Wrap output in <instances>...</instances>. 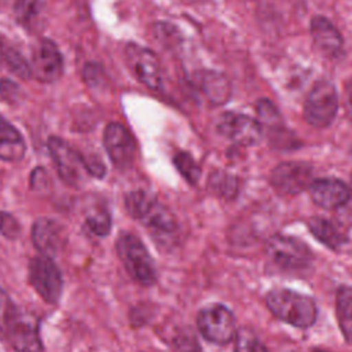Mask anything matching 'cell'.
I'll list each match as a JSON object with an SVG mask.
<instances>
[{
	"label": "cell",
	"instance_id": "obj_11",
	"mask_svg": "<svg viewBox=\"0 0 352 352\" xmlns=\"http://www.w3.org/2000/svg\"><path fill=\"white\" fill-rule=\"evenodd\" d=\"M314 172L308 162L289 161L275 166L270 182L272 187L282 194H298L311 186Z\"/></svg>",
	"mask_w": 352,
	"mask_h": 352
},
{
	"label": "cell",
	"instance_id": "obj_10",
	"mask_svg": "<svg viewBox=\"0 0 352 352\" xmlns=\"http://www.w3.org/2000/svg\"><path fill=\"white\" fill-rule=\"evenodd\" d=\"M217 132L239 146H253L261 139L263 131L257 120L239 113L227 111L216 124Z\"/></svg>",
	"mask_w": 352,
	"mask_h": 352
},
{
	"label": "cell",
	"instance_id": "obj_20",
	"mask_svg": "<svg viewBox=\"0 0 352 352\" xmlns=\"http://www.w3.org/2000/svg\"><path fill=\"white\" fill-rule=\"evenodd\" d=\"M26 146L22 135L8 121L0 117V160L19 161L25 155Z\"/></svg>",
	"mask_w": 352,
	"mask_h": 352
},
{
	"label": "cell",
	"instance_id": "obj_7",
	"mask_svg": "<svg viewBox=\"0 0 352 352\" xmlns=\"http://www.w3.org/2000/svg\"><path fill=\"white\" fill-rule=\"evenodd\" d=\"M29 282L40 297L48 304H56L62 294V274L54 260L38 254L30 260Z\"/></svg>",
	"mask_w": 352,
	"mask_h": 352
},
{
	"label": "cell",
	"instance_id": "obj_25",
	"mask_svg": "<svg viewBox=\"0 0 352 352\" xmlns=\"http://www.w3.org/2000/svg\"><path fill=\"white\" fill-rule=\"evenodd\" d=\"M85 224L87 227L91 230V232H94L95 235L99 236H104L110 232V227H111V219L110 214L106 209L103 208H96L94 210H91L87 217H85Z\"/></svg>",
	"mask_w": 352,
	"mask_h": 352
},
{
	"label": "cell",
	"instance_id": "obj_23",
	"mask_svg": "<svg viewBox=\"0 0 352 352\" xmlns=\"http://www.w3.org/2000/svg\"><path fill=\"white\" fill-rule=\"evenodd\" d=\"M208 187L214 195L224 199H231L236 195L238 180L235 176L227 172L214 170L208 179Z\"/></svg>",
	"mask_w": 352,
	"mask_h": 352
},
{
	"label": "cell",
	"instance_id": "obj_28",
	"mask_svg": "<svg viewBox=\"0 0 352 352\" xmlns=\"http://www.w3.org/2000/svg\"><path fill=\"white\" fill-rule=\"evenodd\" d=\"M16 305L12 302V300L8 297V294L0 287V338L4 337V331L7 327V323L15 311Z\"/></svg>",
	"mask_w": 352,
	"mask_h": 352
},
{
	"label": "cell",
	"instance_id": "obj_5",
	"mask_svg": "<svg viewBox=\"0 0 352 352\" xmlns=\"http://www.w3.org/2000/svg\"><path fill=\"white\" fill-rule=\"evenodd\" d=\"M267 254L285 271H302L312 263L309 248L300 239L289 235H274L267 241Z\"/></svg>",
	"mask_w": 352,
	"mask_h": 352
},
{
	"label": "cell",
	"instance_id": "obj_26",
	"mask_svg": "<svg viewBox=\"0 0 352 352\" xmlns=\"http://www.w3.org/2000/svg\"><path fill=\"white\" fill-rule=\"evenodd\" d=\"M173 164L188 183H191V184L197 183V180L199 179V175H201V169L188 153H186V151L177 153L173 157Z\"/></svg>",
	"mask_w": 352,
	"mask_h": 352
},
{
	"label": "cell",
	"instance_id": "obj_6",
	"mask_svg": "<svg viewBox=\"0 0 352 352\" xmlns=\"http://www.w3.org/2000/svg\"><path fill=\"white\" fill-rule=\"evenodd\" d=\"M199 333L209 342L226 345L236 336V320L231 309L223 304L204 307L197 316Z\"/></svg>",
	"mask_w": 352,
	"mask_h": 352
},
{
	"label": "cell",
	"instance_id": "obj_24",
	"mask_svg": "<svg viewBox=\"0 0 352 352\" xmlns=\"http://www.w3.org/2000/svg\"><path fill=\"white\" fill-rule=\"evenodd\" d=\"M234 352H268L261 340L250 329H241L235 336Z\"/></svg>",
	"mask_w": 352,
	"mask_h": 352
},
{
	"label": "cell",
	"instance_id": "obj_9",
	"mask_svg": "<svg viewBox=\"0 0 352 352\" xmlns=\"http://www.w3.org/2000/svg\"><path fill=\"white\" fill-rule=\"evenodd\" d=\"M48 150L60 179L69 186H80L85 177L87 168L84 157L60 138L48 139Z\"/></svg>",
	"mask_w": 352,
	"mask_h": 352
},
{
	"label": "cell",
	"instance_id": "obj_4",
	"mask_svg": "<svg viewBox=\"0 0 352 352\" xmlns=\"http://www.w3.org/2000/svg\"><path fill=\"white\" fill-rule=\"evenodd\" d=\"M337 110L338 95L333 82L327 80H320L315 82L305 99V121L315 128H326L334 121Z\"/></svg>",
	"mask_w": 352,
	"mask_h": 352
},
{
	"label": "cell",
	"instance_id": "obj_14",
	"mask_svg": "<svg viewBox=\"0 0 352 352\" xmlns=\"http://www.w3.org/2000/svg\"><path fill=\"white\" fill-rule=\"evenodd\" d=\"M32 74L43 82H55L63 72L62 55L51 40H41L33 55Z\"/></svg>",
	"mask_w": 352,
	"mask_h": 352
},
{
	"label": "cell",
	"instance_id": "obj_29",
	"mask_svg": "<svg viewBox=\"0 0 352 352\" xmlns=\"http://www.w3.org/2000/svg\"><path fill=\"white\" fill-rule=\"evenodd\" d=\"M0 234L8 239H15L21 234V226L16 221V219L12 214L1 210H0Z\"/></svg>",
	"mask_w": 352,
	"mask_h": 352
},
{
	"label": "cell",
	"instance_id": "obj_17",
	"mask_svg": "<svg viewBox=\"0 0 352 352\" xmlns=\"http://www.w3.org/2000/svg\"><path fill=\"white\" fill-rule=\"evenodd\" d=\"M311 36L316 48L327 58H338L342 51V37L337 28L323 15L311 19Z\"/></svg>",
	"mask_w": 352,
	"mask_h": 352
},
{
	"label": "cell",
	"instance_id": "obj_27",
	"mask_svg": "<svg viewBox=\"0 0 352 352\" xmlns=\"http://www.w3.org/2000/svg\"><path fill=\"white\" fill-rule=\"evenodd\" d=\"M256 111L261 120V122L268 126L270 129L272 128H276L279 125H282V121H280V114L278 111V109L275 107V104L263 98V99H258L256 102Z\"/></svg>",
	"mask_w": 352,
	"mask_h": 352
},
{
	"label": "cell",
	"instance_id": "obj_19",
	"mask_svg": "<svg viewBox=\"0 0 352 352\" xmlns=\"http://www.w3.org/2000/svg\"><path fill=\"white\" fill-rule=\"evenodd\" d=\"M311 234L329 249L340 250L348 241L344 231L331 220L324 217H311L308 220Z\"/></svg>",
	"mask_w": 352,
	"mask_h": 352
},
{
	"label": "cell",
	"instance_id": "obj_2",
	"mask_svg": "<svg viewBox=\"0 0 352 352\" xmlns=\"http://www.w3.org/2000/svg\"><path fill=\"white\" fill-rule=\"evenodd\" d=\"M265 304L271 314L298 329L311 327L318 316V309L315 301L302 293L292 289L276 287L267 293Z\"/></svg>",
	"mask_w": 352,
	"mask_h": 352
},
{
	"label": "cell",
	"instance_id": "obj_1",
	"mask_svg": "<svg viewBox=\"0 0 352 352\" xmlns=\"http://www.w3.org/2000/svg\"><path fill=\"white\" fill-rule=\"evenodd\" d=\"M125 209L139 220L153 235L155 241L169 242L177 231L176 219L172 212L151 194L138 190L125 195Z\"/></svg>",
	"mask_w": 352,
	"mask_h": 352
},
{
	"label": "cell",
	"instance_id": "obj_30",
	"mask_svg": "<svg viewBox=\"0 0 352 352\" xmlns=\"http://www.w3.org/2000/svg\"><path fill=\"white\" fill-rule=\"evenodd\" d=\"M19 95H21V89L15 82H12L10 80H4V78L0 80V96L4 100H7L10 103H15V102H18Z\"/></svg>",
	"mask_w": 352,
	"mask_h": 352
},
{
	"label": "cell",
	"instance_id": "obj_8",
	"mask_svg": "<svg viewBox=\"0 0 352 352\" xmlns=\"http://www.w3.org/2000/svg\"><path fill=\"white\" fill-rule=\"evenodd\" d=\"M16 352H41L38 322L18 307L12 312L3 337Z\"/></svg>",
	"mask_w": 352,
	"mask_h": 352
},
{
	"label": "cell",
	"instance_id": "obj_34",
	"mask_svg": "<svg viewBox=\"0 0 352 352\" xmlns=\"http://www.w3.org/2000/svg\"><path fill=\"white\" fill-rule=\"evenodd\" d=\"M351 180H352V177H351Z\"/></svg>",
	"mask_w": 352,
	"mask_h": 352
},
{
	"label": "cell",
	"instance_id": "obj_33",
	"mask_svg": "<svg viewBox=\"0 0 352 352\" xmlns=\"http://www.w3.org/2000/svg\"><path fill=\"white\" fill-rule=\"evenodd\" d=\"M345 109L349 121L352 122V78L346 82L345 87Z\"/></svg>",
	"mask_w": 352,
	"mask_h": 352
},
{
	"label": "cell",
	"instance_id": "obj_15",
	"mask_svg": "<svg viewBox=\"0 0 352 352\" xmlns=\"http://www.w3.org/2000/svg\"><path fill=\"white\" fill-rule=\"evenodd\" d=\"M309 194L318 206L327 210L344 206L351 198L349 187L342 180L334 177L314 180L309 186Z\"/></svg>",
	"mask_w": 352,
	"mask_h": 352
},
{
	"label": "cell",
	"instance_id": "obj_32",
	"mask_svg": "<svg viewBox=\"0 0 352 352\" xmlns=\"http://www.w3.org/2000/svg\"><path fill=\"white\" fill-rule=\"evenodd\" d=\"M176 349L177 352H201L194 336H180L176 340Z\"/></svg>",
	"mask_w": 352,
	"mask_h": 352
},
{
	"label": "cell",
	"instance_id": "obj_22",
	"mask_svg": "<svg viewBox=\"0 0 352 352\" xmlns=\"http://www.w3.org/2000/svg\"><path fill=\"white\" fill-rule=\"evenodd\" d=\"M0 63L21 78H28L32 76L30 65L26 62L22 54L3 37H0Z\"/></svg>",
	"mask_w": 352,
	"mask_h": 352
},
{
	"label": "cell",
	"instance_id": "obj_16",
	"mask_svg": "<svg viewBox=\"0 0 352 352\" xmlns=\"http://www.w3.org/2000/svg\"><path fill=\"white\" fill-rule=\"evenodd\" d=\"M32 241L34 248L44 256H55L63 243L62 227L52 219L40 217L32 227Z\"/></svg>",
	"mask_w": 352,
	"mask_h": 352
},
{
	"label": "cell",
	"instance_id": "obj_18",
	"mask_svg": "<svg viewBox=\"0 0 352 352\" xmlns=\"http://www.w3.org/2000/svg\"><path fill=\"white\" fill-rule=\"evenodd\" d=\"M195 85L213 104H223L228 100L231 88L228 80L217 72L205 70L195 76Z\"/></svg>",
	"mask_w": 352,
	"mask_h": 352
},
{
	"label": "cell",
	"instance_id": "obj_3",
	"mask_svg": "<svg viewBox=\"0 0 352 352\" xmlns=\"http://www.w3.org/2000/svg\"><path fill=\"white\" fill-rule=\"evenodd\" d=\"M116 250L128 274L140 285L150 286L157 280V270L144 243L131 232H122Z\"/></svg>",
	"mask_w": 352,
	"mask_h": 352
},
{
	"label": "cell",
	"instance_id": "obj_21",
	"mask_svg": "<svg viewBox=\"0 0 352 352\" xmlns=\"http://www.w3.org/2000/svg\"><path fill=\"white\" fill-rule=\"evenodd\" d=\"M336 311L342 336L352 345V287L341 286L338 289L336 297Z\"/></svg>",
	"mask_w": 352,
	"mask_h": 352
},
{
	"label": "cell",
	"instance_id": "obj_12",
	"mask_svg": "<svg viewBox=\"0 0 352 352\" xmlns=\"http://www.w3.org/2000/svg\"><path fill=\"white\" fill-rule=\"evenodd\" d=\"M126 62L136 77L150 89L158 91L162 87V72L155 54L142 45L128 44L125 48Z\"/></svg>",
	"mask_w": 352,
	"mask_h": 352
},
{
	"label": "cell",
	"instance_id": "obj_31",
	"mask_svg": "<svg viewBox=\"0 0 352 352\" xmlns=\"http://www.w3.org/2000/svg\"><path fill=\"white\" fill-rule=\"evenodd\" d=\"M85 161V168L87 172L95 177H103L106 175V168L103 165V162L100 161L99 157H89V158H84Z\"/></svg>",
	"mask_w": 352,
	"mask_h": 352
},
{
	"label": "cell",
	"instance_id": "obj_13",
	"mask_svg": "<svg viewBox=\"0 0 352 352\" xmlns=\"http://www.w3.org/2000/svg\"><path fill=\"white\" fill-rule=\"evenodd\" d=\"M103 143L114 166L126 169L132 165L136 144L132 135L117 122H110L103 132Z\"/></svg>",
	"mask_w": 352,
	"mask_h": 352
}]
</instances>
